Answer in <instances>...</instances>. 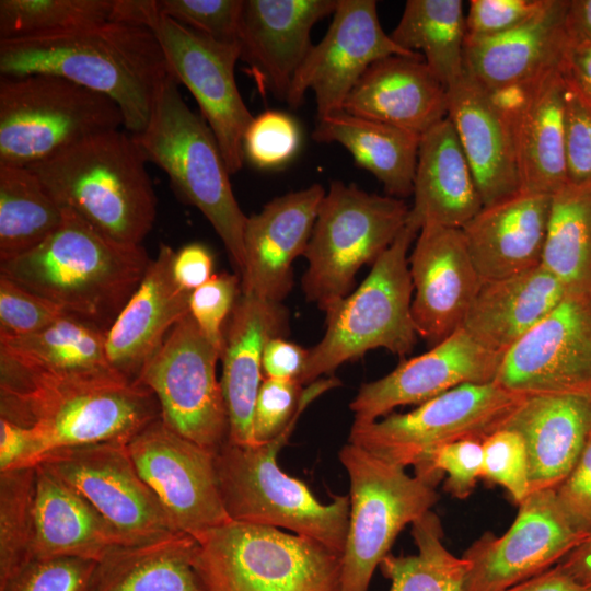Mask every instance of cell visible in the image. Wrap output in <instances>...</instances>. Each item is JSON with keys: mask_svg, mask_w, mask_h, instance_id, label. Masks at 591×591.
Returning <instances> with one entry per match:
<instances>
[{"mask_svg": "<svg viewBox=\"0 0 591 591\" xmlns=\"http://www.w3.org/2000/svg\"><path fill=\"white\" fill-rule=\"evenodd\" d=\"M0 417L33 430L36 466L59 449L128 443L161 412L147 386L116 371L57 374L0 354Z\"/></svg>", "mask_w": 591, "mask_h": 591, "instance_id": "1", "label": "cell"}, {"mask_svg": "<svg viewBox=\"0 0 591 591\" xmlns=\"http://www.w3.org/2000/svg\"><path fill=\"white\" fill-rule=\"evenodd\" d=\"M0 73L53 74L103 94L120 108L131 135L146 128L158 88L170 74L149 28L115 21L58 35L0 40Z\"/></svg>", "mask_w": 591, "mask_h": 591, "instance_id": "2", "label": "cell"}, {"mask_svg": "<svg viewBox=\"0 0 591 591\" xmlns=\"http://www.w3.org/2000/svg\"><path fill=\"white\" fill-rule=\"evenodd\" d=\"M42 244L0 262V275L107 333L151 259L142 245L120 243L76 212Z\"/></svg>", "mask_w": 591, "mask_h": 591, "instance_id": "3", "label": "cell"}, {"mask_svg": "<svg viewBox=\"0 0 591 591\" xmlns=\"http://www.w3.org/2000/svg\"><path fill=\"white\" fill-rule=\"evenodd\" d=\"M147 162L132 135L115 129L27 167L61 209L120 243L141 245L157 216Z\"/></svg>", "mask_w": 591, "mask_h": 591, "instance_id": "4", "label": "cell"}, {"mask_svg": "<svg viewBox=\"0 0 591 591\" xmlns=\"http://www.w3.org/2000/svg\"><path fill=\"white\" fill-rule=\"evenodd\" d=\"M132 137L148 162L162 169L174 190L207 218L242 275L247 216L235 199L212 130L188 107L171 74L158 88L146 128Z\"/></svg>", "mask_w": 591, "mask_h": 591, "instance_id": "5", "label": "cell"}, {"mask_svg": "<svg viewBox=\"0 0 591 591\" xmlns=\"http://www.w3.org/2000/svg\"><path fill=\"white\" fill-rule=\"evenodd\" d=\"M297 421L274 440L241 445L229 440L215 455L223 506L231 520L277 529L315 541L343 557L349 496L322 503L301 480L288 475L277 456Z\"/></svg>", "mask_w": 591, "mask_h": 591, "instance_id": "6", "label": "cell"}, {"mask_svg": "<svg viewBox=\"0 0 591 591\" xmlns=\"http://www.w3.org/2000/svg\"><path fill=\"white\" fill-rule=\"evenodd\" d=\"M195 538L205 591H340L341 556L304 536L231 520Z\"/></svg>", "mask_w": 591, "mask_h": 591, "instance_id": "7", "label": "cell"}, {"mask_svg": "<svg viewBox=\"0 0 591 591\" xmlns=\"http://www.w3.org/2000/svg\"><path fill=\"white\" fill-rule=\"evenodd\" d=\"M418 232L406 223L357 290L325 313L326 332L309 349L300 381L303 386L372 349L384 348L397 356L412 351L417 333L412 316L408 250Z\"/></svg>", "mask_w": 591, "mask_h": 591, "instance_id": "8", "label": "cell"}, {"mask_svg": "<svg viewBox=\"0 0 591 591\" xmlns=\"http://www.w3.org/2000/svg\"><path fill=\"white\" fill-rule=\"evenodd\" d=\"M124 126L107 96L61 77L0 79V164L30 166L91 136Z\"/></svg>", "mask_w": 591, "mask_h": 591, "instance_id": "9", "label": "cell"}, {"mask_svg": "<svg viewBox=\"0 0 591 591\" xmlns=\"http://www.w3.org/2000/svg\"><path fill=\"white\" fill-rule=\"evenodd\" d=\"M409 208L401 198L333 181L304 253L306 300L326 313L347 297L359 269L373 264L404 229Z\"/></svg>", "mask_w": 591, "mask_h": 591, "instance_id": "10", "label": "cell"}, {"mask_svg": "<svg viewBox=\"0 0 591 591\" xmlns=\"http://www.w3.org/2000/svg\"><path fill=\"white\" fill-rule=\"evenodd\" d=\"M112 21L149 28L157 37L169 69L196 100L212 130L230 174L243 165V139L254 118L235 80L237 43L212 39L159 13L154 0H115Z\"/></svg>", "mask_w": 591, "mask_h": 591, "instance_id": "11", "label": "cell"}, {"mask_svg": "<svg viewBox=\"0 0 591 591\" xmlns=\"http://www.w3.org/2000/svg\"><path fill=\"white\" fill-rule=\"evenodd\" d=\"M338 457L350 483L340 591H368L398 533L438 501V482L418 474L410 476L406 467L350 442L340 449Z\"/></svg>", "mask_w": 591, "mask_h": 591, "instance_id": "12", "label": "cell"}, {"mask_svg": "<svg viewBox=\"0 0 591 591\" xmlns=\"http://www.w3.org/2000/svg\"><path fill=\"white\" fill-rule=\"evenodd\" d=\"M525 397L496 382L463 384L408 413L352 424L348 442L387 462L417 470L443 445L467 439L484 441L506 427Z\"/></svg>", "mask_w": 591, "mask_h": 591, "instance_id": "13", "label": "cell"}, {"mask_svg": "<svg viewBox=\"0 0 591 591\" xmlns=\"http://www.w3.org/2000/svg\"><path fill=\"white\" fill-rule=\"evenodd\" d=\"M219 359L221 354L188 314L137 376L154 394L162 421L215 454L229 438L227 406L216 374Z\"/></svg>", "mask_w": 591, "mask_h": 591, "instance_id": "14", "label": "cell"}, {"mask_svg": "<svg viewBox=\"0 0 591 591\" xmlns=\"http://www.w3.org/2000/svg\"><path fill=\"white\" fill-rule=\"evenodd\" d=\"M127 449L177 531L197 537L231 521L213 452L174 432L161 418L138 432Z\"/></svg>", "mask_w": 591, "mask_h": 591, "instance_id": "15", "label": "cell"}, {"mask_svg": "<svg viewBox=\"0 0 591 591\" xmlns=\"http://www.w3.org/2000/svg\"><path fill=\"white\" fill-rule=\"evenodd\" d=\"M37 465L74 488L137 544L179 532L138 473L127 443L59 449L46 454Z\"/></svg>", "mask_w": 591, "mask_h": 591, "instance_id": "16", "label": "cell"}, {"mask_svg": "<svg viewBox=\"0 0 591 591\" xmlns=\"http://www.w3.org/2000/svg\"><path fill=\"white\" fill-rule=\"evenodd\" d=\"M587 537L561 511L555 489L531 491L509 530L485 533L462 555L470 563L461 591H501L559 564Z\"/></svg>", "mask_w": 591, "mask_h": 591, "instance_id": "17", "label": "cell"}, {"mask_svg": "<svg viewBox=\"0 0 591 591\" xmlns=\"http://www.w3.org/2000/svg\"><path fill=\"white\" fill-rule=\"evenodd\" d=\"M495 382L525 395L591 398V292H567L505 354Z\"/></svg>", "mask_w": 591, "mask_h": 591, "instance_id": "18", "label": "cell"}, {"mask_svg": "<svg viewBox=\"0 0 591 591\" xmlns=\"http://www.w3.org/2000/svg\"><path fill=\"white\" fill-rule=\"evenodd\" d=\"M390 56L422 57L401 48L379 21L376 1L339 0L323 39L313 45L296 73L286 102L296 107L304 94H315L317 117L343 111L366 70Z\"/></svg>", "mask_w": 591, "mask_h": 591, "instance_id": "19", "label": "cell"}, {"mask_svg": "<svg viewBox=\"0 0 591 591\" xmlns=\"http://www.w3.org/2000/svg\"><path fill=\"white\" fill-rule=\"evenodd\" d=\"M502 358L462 327L383 378L362 384L349 404L354 424L373 422L398 406L420 405L463 384L495 382Z\"/></svg>", "mask_w": 591, "mask_h": 591, "instance_id": "20", "label": "cell"}, {"mask_svg": "<svg viewBox=\"0 0 591 591\" xmlns=\"http://www.w3.org/2000/svg\"><path fill=\"white\" fill-rule=\"evenodd\" d=\"M408 264L414 326L417 335L434 346L463 327L483 279L461 229L424 225Z\"/></svg>", "mask_w": 591, "mask_h": 591, "instance_id": "21", "label": "cell"}, {"mask_svg": "<svg viewBox=\"0 0 591 591\" xmlns=\"http://www.w3.org/2000/svg\"><path fill=\"white\" fill-rule=\"evenodd\" d=\"M565 89L560 68H554L522 85L491 92L512 131L523 192L553 196L567 185Z\"/></svg>", "mask_w": 591, "mask_h": 591, "instance_id": "22", "label": "cell"}, {"mask_svg": "<svg viewBox=\"0 0 591 591\" xmlns=\"http://www.w3.org/2000/svg\"><path fill=\"white\" fill-rule=\"evenodd\" d=\"M326 192L320 184L288 193L247 217L241 291L281 302L293 285L292 264L304 255Z\"/></svg>", "mask_w": 591, "mask_h": 591, "instance_id": "23", "label": "cell"}, {"mask_svg": "<svg viewBox=\"0 0 591 591\" xmlns=\"http://www.w3.org/2000/svg\"><path fill=\"white\" fill-rule=\"evenodd\" d=\"M339 0H244L237 44L240 60L256 82L286 101L308 57L313 26L333 14Z\"/></svg>", "mask_w": 591, "mask_h": 591, "instance_id": "24", "label": "cell"}, {"mask_svg": "<svg viewBox=\"0 0 591 591\" xmlns=\"http://www.w3.org/2000/svg\"><path fill=\"white\" fill-rule=\"evenodd\" d=\"M241 294L224 335L220 382L229 418L228 440L248 445L255 444L253 418L264 381V349L270 339L286 333L288 314L280 302Z\"/></svg>", "mask_w": 591, "mask_h": 591, "instance_id": "25", "label": "cell"}, {"mask_svg": "<svg viewBox=\"0 0 591 591\" xmlns=\"http://www.w3.org/2000/svg\"><path fill=\"white\" fill-rule=\"evenodd\" d=\"M568 0H544L519 26L494 37H465V71L490 92L528 83L560 68L568 46L565 13Z\"/></svg>", "mask_w": 591, "mask_h": 591, "instance_id": "26", "label": "cell"}, {"mask_svg": "<svg viewBox=\"0 0 591 591\" xmlns=\"http://www.w3.org/2000/svg\"><path fill=\"white\" fill-rule=\"evenodd\" d=\"M343 111L420 138L448 117V89L424 57L390 56L366 70Z\"/></svg>", "mask_w": 591, "mask_h": 591, "instance_id": "27", "label": "cell"}, {"mask_svg": "<svg viewBox=\"0 0 591 591\" xmlns=\"http://www.w3.org/2000/svg\"><path fill=\"white\" fill-rule=\"evenodd\" d=\"M448 117L473 172L483 206L521 192L509 121L493 93L466 71L448 89Z\"/></svg>", "mask_w": 591, "mask_h": 591, "instance_id": "28", "label": "cell"}, {"mask_svg": "<svg viewBox=\"0 0 591 591\" xmlns=\"http://www.w3.org/2000/svg\"><path fill=\"white\" fill-rule=\"evenodd\" d=\"M175 251L161 244L128 302L106 333L111 366L121 375L137 380L147 361L172 328L189 314L192 292L173 276Z\"/></svg>", "mask_w": 591, "mask_h": 591, "instance_id": "29", "label": "cell"}, {"mask_svg": "<svg viewBox=\"0 0 591 591\" xmlns=\"http://www.w3.org/2000/svg\"><path fill=\"white\" fill-rule=\"evenodd\" d=\"M553 196L519 192L483 209L461 230L484 281L542 264Z\"/></svg>", "mask_w": 591, "mask_h": 591, "instance_id": "30", "label": "cell"}, {"mask_svg": "<svg viewBox=\"0 0 591 591\" xmlns=\"http://www.w3.org/2000/svg\"><path fill=\"white\" fill-rule=\"evenodd\" d=\"M407 223L462 229L482 209L475 178L455 128L445 117L420 137Z\"/></svg>", "mask_w": 591, "mask_h": 591, "instance_id": "31", "label": "cell"}, {"mask_svg": "<svg viewBox=\"0 0 591 591\" xmlns=\"http://www.w3.org/2000/svg\"><path fill=\"white\" fill-rule=\"evenodd\" d=\"M506 427L525 441L531 491L555 489L576 465L591 432V398L526 395Z\"/></svg>", "mask_w": 591, "mask_h": 591, "instance_id": "32", "label": "cell"}, {"mask_svg": "<svg viewBox=\"0 0 591 591\" xmlns=\"http://www.w3.org/2000/svg\"><path fill=\"white\" fill-rule=\"evenodd\" d=\"M33 560L77 557L99 561L116 547L137 544L58 476L35 466Z\"/></svg>", "mask_w": 591, "mask_h": 591, "instance_id": "33", "label": "cell"}, {"mask_svg": "<svg viewBox=\"0 0 591 591\" xmlns=\"http://www.w3.org/2000/svg\"><path fill=\"white\" fill-rule=\"evenodd\" d=\"M566 293L542 264L507 278L483 280L463 328L485 348L505 356Z\"/></svg>", "mask_w": 591, "mask_h": 591, "instance_id": "34", "label": "cell"}, {"mask_svg": "<svg viewBox=\"0 0 591 591\" xmlns=\"http://www.w3.org/2000/svg\"><path fill=\"white\" fill-rule=\"evenodd\" d=\"M196 549V538L182 532L116 547L96 563L88 591H205Z\"/></svg>", "mask_w": 591, "mask_h": 591, "instance_id": "35", "label": "cell"}, {"mask_svg": "<svg viewBox=\"0 0 591 591\" xmlns=\"http://www.w3.org/2000/svg\"><path fill=\"white\" fill-rule=\"evenodd\" d=\"M317 142H336L360 167L383 184L389 196L413 194L420 138L394 126L339 111L323 117L312 134Z\"/></svg>", "mask_w": 591, "mask_h": 591, "instance_id": "36", "label": "cell"}, {"mask_svg": "<svg viewBox=\"0 0 591 591\" xmlns=\"http://www.w3.org/2000/svg\"><path fill=\"white\" fill-rule=\"evenodd\" d=\"M0 354L26 367L57 374L116 371L107 358L106 332L69 314L34 334L0 336Z\"/></svg>", "mask_w": 591, "mask_h": 591, "instance_id": "37", "label": "cell"}, {"mask_svg": "<svg viewBox=\"0 0 591 591\" xmlns=\"http://www.w3.org/2000/svg\"><path fill=\"white\" fill-rule=\"evenodd\" d=\"M465 16L460 0H408L391 38L420 54L447 89L465 73Z\"/></svg>", "mask_w": 591, "mask_h": 591, "instance_id": "38", "label": "cell"}, {"mask_svg": "<svg viewBox=\"0 0 591 591\" xmlns=\"http://www.w3.org/2000/svg\"><path fill=\"white\" fill-rule=\"evenodd\" d=\"M62 220L63 210L34 172L0 164V262L38 246Z\"/></svg>", "mask_w": 591, "mask_h": 591, "instance_id": "39", "label": "cell"}, {"mask_svg": "<svg viewBox=\"0 0 591 591\" xmlns=\"http://www.w3.org/2000/svg\"><path fill=\"white\" fill-rule=\"evenodd\" d=\"M542 265L567 292H591V186L553 195Z\"/></svg>", "mask_w": 591, "mask_h": 591, "instance_id": "40", "label": "cell"}, {"mask_svg": "<svg viewBox=\"0 0 591 591\" xmlns=\"http://www.w3.org/2000/svg\"><path fill=\"white\" fill-rule=\"evenodd\" d=\"M415 555L389 554L380 564L391 582L389 591H461L470 563L452 554L443 543L444 531L432 510L412 523Z\"/></svg>", "mask_w": 591, "mask_h": 591, "instance_id": "41", "label": "cell"}, {"mask_svg": "<svg viewBox=\"0 0 591 591\" xmlns=\"http://www.w3.org/2000/svg\"><path fill=\"white\" fill-rule=\"evenodd\" d=\"M114 0H1L0 40L58 35L111 21Z\"/></svg>", "mask_w": 591, "mask_h": 591, "instance_id": "42", "label": "cell"}, {"mask_svg": "<svg viewBox=\"0 0 591 591\" xmlns=\"http://www.w3.org/2000/svg\"><path fill=\"white\" fill-rule=\"evenodd\" d=\"M35 466L0 473V588L33 560Z\"/></svg>", "mask_w": 591, "mask_h": 591, "instance_id": "43", "label": "cell"}, {"mask_svg": "<svg viewBox=\"0 0 591 591\" xmlns=\"http://www.w3.org/2000/svg\"><path fill=\"white\" fill-rule=\"evenodd\" d=\"M340 385L335 376L318 379L303 386L297 381L264 378L253 418L255 444L266 443L282 433L315 398Z\"/></svg>", "mask_w": 591, "mask_h": 591, "instance_id": "44", "label": "cell"}, {"mask_svg": "<svg viewBox=\"0 0 591 591\" xmlns=\"http://www.w3.org/2000/svg\"><path fill=\"white\" fill-rule=\"evenodd\" d=\"M482 478L500 485L519 505L531 493L529 454L523 437L503 427L483 442Z\"/></svg>", "mask_w": 591, "mask_h": 591, "instance_id": "45", "label": "cell"}, {"mask_svg": "<svg viewBox=\"0 0 591 591\" xmlns=\"http://www.w3.org/2000/svg\"><path fill=\"white\" fill-rule=\"evenodd\" d=\"M300 147V129L296 120L279 111H265L250 123L243 139L244 158L260 169L288 163Z\"/></svg>", "mask_w": 591, "mask_h": 591, "instance_id": "46", "label": "cell"}, {"mask_svg": "<svg viewBox=\"0 0 591 591\" xmlns=\"http://www.w3.org/2000/svg\"><path fill=\"white\" fill-rule=\"evenodd\" d=\"M244 0H154L159 13L212 39L237 43Z\"/></svg>", "mask_w": 591, "mask_h": 591, "instance_id": "47", "label": "cell"}, {"mask_svg": "<svg viewBox=\"0 0 591 591\" xmlns=\"http://www.w3.org/2000/svg\"><path fill=\"white\" fill-rule=\"evenodd\" d=\"M565 79V78H564ZM564 139L567 185L591 186V100L566 81Z\"/></svg>", "mask_w": 591, "mask_h": 591, "instance_id": "48", "label": "cell"}, {"mask_svg": "<svg viewBox=\"0 0 591 591\" xmlns=\"http://www.w3.org/2000/svg\"><path fill=\"white\" fill-rule=\"evenodd\" d=\"M483 441L467 439L438 449L415 474L439 482L447 474L444 489L456 499H466L482 477Z\"/></svg>", "mask_w": 591, "mask_h": 591, "instance_id": "49", "label": "cell"}, {"mask_svg": "<svg viewBox=\"0 0 591 591\" xmlns=\"http://www.w3.org/2000/svg\"><path fill=\"white\" fill-rule=\"evenodd\" d=\"M96 563L77 557L34 559L0 591H88Z\"/></svg>", "mask_w": 591, "mask_h": 591, "instance_id": "50", "label": "cell"}, {"mask_svg": "<svg viewBox=\"0 0 591 591\" xmlns=\"http://www.w3.org/2000/svg\"><path fill=\"white\" fill-rule=\"evenodd\" d=\"M67 314L60 306L0 275V336H25Z\"/></svg>", "mask_w": 591, "mask_h": 591, "instance_id": "51", "label": "cell"}, {"mask_svg": "<svg viewBox=\"0 0 591 591\" xmlns=\"http://www.w3.org/2000/svg\"><path fill=\"white\" fill-rule=\"evenodd\" d=\"M239 285L240 279L235 275H213L195 289L189 299V314L221 356L224 347L222 325L236 302Z\"/></svg>", "mask_w": 591, "mask_h": 591, "instance_id": "52", "label": "cell"}, {"mask_svg": "<svg viewBox=\"0 0 591 591\" xmlns=\"http://www.w3.org/2000/svg\"><path fill=\"white\" fill-rule=\"evenodd\" d=\"M543 3L544 0H472L465 18L466 37L503 34L529 20Z\"/></svg>", "mask_w": 591, "mask_h": 591, "instance_id": "53", "label": "cell"}, {"mask_svg": "<svg viewBox=\"0 0 591 591\" xmlns=\"http://www.w3.org/2000/svg\"><path fill=\"white\" fill-rule=\"evenodd\" d=\"M555 494L571 525L587 538L591 536V432L576 465Z\"/></svg>", "mask_w": 591, "mask_h": 591, "instance_id": "54", "label": "cell"}, {"mask_svg": "<svg viewBox=\"0 0 591 591\" xmlns=\"http://www.w3.org/2000/svg\"><path fill=\"white\" fill-rule=\"evenodd\" d=\"M37 445L31 428L0 417V473L34 467Z\"/></svg>", "mask_w": 591, "mask_h": 591, "instance_id": "55", "label": "cell"}, {"mask_svg": "<svg viewBox=\"0 0 591 591\" xmlns=\"http://www.w3.org/2000/svg\"><path fill=\"white\" fill-rule=\"evenodd\" d=\"M308 358L309 349L286 340L283 337H275L267 343L264 349V378L300 383Z\"/></svg>", "mask_w": 591, "mask_h": 591, "instance_id": "56", "label": "cell"}, {"mask_svg": "<svg viewBox=\"0 0 591 591\" xmlns=\"http://www.w3.org/2000/svg\"><path fill=\"white\" fill-rule=\"evenodd\" d=\"M213 256L210 250L200 243H190L175 252L173 276L184 290L193 292L212 276Z\"/></svg>", "mask_w": 591, "mask_h": 591, "instance_id": "57", "label": "cell"}, {"mask_svg": "<svg viewBox=\"0 0 591 591\" xmlns=\"http://www.w3.org/2000/svg\"><path fill=\"white\" fill-rule=\"evenodd\" d=\"M560 70L566 81L591 100V43L568 45Z\"/></svg>", "mask_w": 591, "mask_h": 591, "instance_id": "58", "label": "cell"}, {"mask_svg": "<svg viewBox=\"0 0 591 591\" xmlns=\"http://www.w3.org/2000/svg\"><path fill=\"white\" fill-rule=\"evenodd\" d=\"M501 591H591V582H581L558 564L548 570Z\"/></svg>", "mask_w": 591, "mask_h": 591, "instance_id": "59", "label": "cell"}, {"mask_svg": "<svg viewBox=\"0 0 591 591\" xmlns=\"http://www.w3.org/2000/svg\"><path fill=\"white\" fill-rule=\"evenodd\" d=\"M564 23L568 45L591 43V0H568Z\"/></svg>", "mask_w": 591, "mask_h": 591, "instance_id": "60", "label": "cell"}, {"mask_svg": "<svg viewBox=\"0 0 591 591\" xmlns=\"http://www.w3.org/2000/svg\"><path fill=\"white\" fill-rule=\"evenodd\" d=\"M558 565L577 580L586 583L591 582V536Z\"/></svg>", "mask_w": 591, "mask_h": 591, "instance_id": "61", "label": "cell"}]
</instances>
